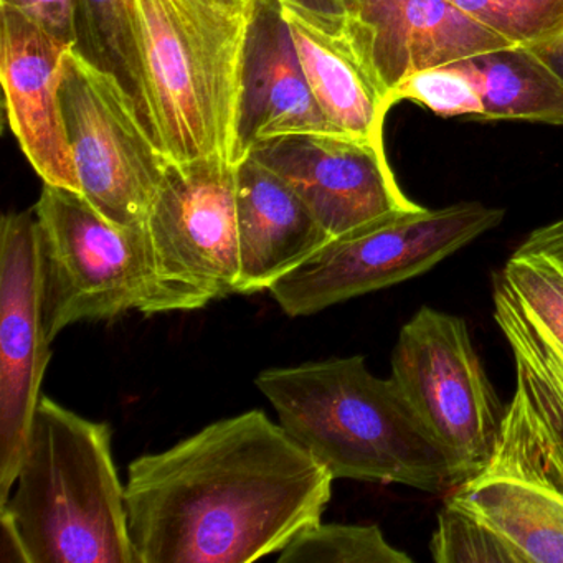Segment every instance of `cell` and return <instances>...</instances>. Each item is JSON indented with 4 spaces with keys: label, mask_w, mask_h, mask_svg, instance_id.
Masks as SVG:
<instances>
[{
    "label": "cell",
    "mask_w": 563,
    "mask_h": 563,
    "mask_svg": "<svg viewBox=\"0 0 563 563\" xmlns=\"http://www.w3.org/2000/svg\"><path fill=\"white\" fill-rule=\"evenodd\" d=\"M408 100L423 104L440 117L474 114L483 118L484 108L476 88L453 65L427 68L410 75L390 95V107Z\"/></svg>",
    "instance_id": "23"
},
{
    "label": "cell",
    "mask_w": 563,
    "mask_h": 563,
    "mask_svg": "<svg viewBox=\"0 0 563 563\" xmlns=\"http://www.w3.org/2000/svg\"><path fill=\"white\" fill-rule=\"evenodd\" d=\"M476 88L484 120L563 124V81L527 45L453 62Z\"/></svg>",
    "instance_id": "19"
},
{
    "label": "cell",
    "mask_w": 563,
    "mask_h": 563,
    "mask_svg": "<svg viewBox=\"0 0 563 563\" xmlns=\"http://www.w3.org/2000/svg\"><path fill=\"white\" fill-rule=\"evenodd\" d=\"M250 4L136 0L157 144L170 163L232 161Z\"/></svg>",
    "instance_id": "4"
},
{
    "label": "cell",
    "mask_w": 563,
    "mask_h": 563,
    "mask_svg": "<svg viewBox=\"0 0 563 563\" xmlns=\"http://www.w3.org/2000/svg\"><path fill=\"white\" fill-rule=\"evenodd\" d=\"M239 295L268 291L332 236L301 197L253 156L236 164Z\"/></svg>",
    "instance_id": "17"
},
{
    "label": "cell",
    "mask_w": 563,
    "mask_h": 563,
    "mask_svg": "<svg viewBox=\"0 0 563 563\" xmlns=\"http://www.w3.org/2000/svg\"><path fill=\"white\" fill-rule=\"evenodd\" d=\"M0 514L18 529L29 563H137L110 424L45 395Z\"/></svg>",
    "instance_id": "3"
},
{
    "label": "cell",
    "mask_w": 563,
    "mask_h": 563,
    "mask_svg": "<svg viewBox=\"0 0 563 563\" xmlns=\"http://www.w3.org/2000/svg\"><path fill=\"white\" fill-rule=\"evenodd\" d=\"M34 212L51 342L77 322L108 321L130 311L156 314L143 227L114 225L81 194L47 184Z\"/></svg>",
    "instance_id": "5"
},
{
    "label": "cell",
    "mask_w": 563,
    "mask_h": 563,
    "mask_svg": "<svg viewBox=\"0 0 563 563\" xmlns=\"http://www.w3.org/2000/svg\"><path fill=\"white\" fill-rule=\"evenodd\" d=\"M75 29L74 51L120 84L157 144L141 54L136 0H75Z\"/></svg>",
    "instance_id": "20"
},
{
    "label": "cell",
    "mask_w": 563,
    "mask_h": 563,
    "mask_svg": "<svg viewBox=\"0 0 563 563\" xmlns=\"http://www.w3.org/2000/svg\"><path fill=\"white\" fill-rule=\"evenodd\" d=\"M493 299L516 361V387L563 448V260L517 250L494 278Z\"/></svg>",
    "instance_id": "15"
},
{
    "label": "cell",
    "mask_w": 563,
    "mask_h": 563,
    "mask_svg": "<svg viewBox=\"0 0 563 563\" xmlns=\"http://www.w3.org/2000/svg\"><path fill=\"white\" fill-rule=\"evenodd\" d=\"M283 11L309 90L332 133L384 146L390 107L345 32L335 34L296 12Z\"/></svg>",
    "instance_id": "18"
},
{
    "label": "cell",
    "mask_w": 563,
    "mask_h": 563,
    "mask_svg": "<svg viewBox=\"0 0 563 563\" xmlns=\"http://www.w3.org/2000/svg\"><path fill=\"white\" fill-rule=\"evenodd\" d=\"M250 156L282 177L335 239L391 213L420 209L398 186L384 146L341 134H299Z\"/></svg>",
    "instance_id": "12"
},
{
    "label": "cell",
    "mask_w": 563,
    "mask_h": 563,
    "mask_svg": "<svg viewBox=\"0 0 563 563\" xmlns=\"http://www.w3.org/2000/svg\"><path fill=\"white\" fill-rule=\"evenodd\" d=\"M342 2L345 35L377 81L388 107L395 88L417 71L512 45L448 0Z\"/></svg>",
    "instance_id": "13"
},
{
    "label": "cell",
    "mask_w": 563,
    "mask_h": 563,
    "mask_svg": "<svg viewBox=\"0 0 563 563\" xmlns=\"http://www.w3.org/2000/svg\"><path fill=\"white\" fill-rule=\"evenodd\" d=\"M235 2H242V4H250L252 0H235Z\"/></svg>",
    "instance_id": "30"
},
{
    "label": "cell",
    "mask_w": 563,
    "mask_h": 563,
    "mask_svg": "<svg viewBox=\"0 0 563 563\" xmlns=\"http://www.w3.org/2000/svg\"><path fill=\"white\" fill-rule=\"evenodd\" d=\"M283 9L302 15L318 27L341 34L345 32V9L342 0H279Z\"/></svg>",
    "instance_id": "26"
},
{
    "label": "cell",
    "mask_w": 563,
    "mask_h": 563,
    "mask_svg": "<svg viewBox=\"0 0 563 563\" xmlns=\"http://www.w3.org/2000/svg\"><path fill=\"white\" fill-rule=\"evenodd\" d=\"M34 207L0 222V506L11 497L51 362Z\"/></svg>",
    "instance_id": "11"
},
{
    "label": "cell",
    "mask_w": 563,
    "mask_h": 563,
    "mask_svg": "<svg viewBox=\"0 0 563 563\" xmlns=\"http://www.w3.org/2000/svg\"><path fill=\"white\" fill-rule=\"evenodd\" d=\"M0 81L9 126L44 184L80 194L60 98L74 45L14 9L0 8Z\"/></svg>",
    "instance_id": "14"
},
{
    "label": "cell",
    "mask_w": 563,
    "mask_h": 563,
    "mask_svg": "<svg viewBox=\"0 0 563 563\" xmlns=\"http://www.w3.org/2000/svg\"><path fill=\"white\" fill-rule=\"evenodd\" d=\"M486 527L510 563H563V448L516 387L489 463L444 503Z\"/></svg>",
    "instance_id": "9"
},
{
    "label": "cell",
    "mask_w": 563,
    "mask_h": 563,
    "mask_svg": "<svg viewBox=\"0 0 563 563\" xmlns=\"http://www.w3.org/2000/svg\"><path fill=\"white\" fill-rule=\"evenodd\" d=\"M0 562L29 563L24 543L12 520L0 514Z\"/></svg>",
    "instance_id": "28"
},
{
    "label": "cell",
    "mask_w": 563,
    "mask_h": 563,
    "mask_svg": "<svg viewBox=\"0 0 563 563\" xmlns=\"http://www.w3.org/2000/svg\"><path fill=\"white\" fill-rule=\"evenodd\" d=\"M60 98L81 196L114 225L143 227L170 161L120 84L74 48Z\"/></svg>",
    "instance_id": "10"
},
{
    "label": "cell",
    "mask_w": 563,
    "mask_h": 563,
    "mask_svg": "<svg viewBox=\"0 0 563 563\" xmlns=\"http://www.w3.org/2000/svg\"><path fill=\"white\" fill-rule=\"evenodd\" d=\"M503 219L479 202L391 213L335 236L268 291L291 318L316 314L423 275Z\"/></svg>",
    "instance_id": "6"
},
{
    "label": "cell",
    "mask_w": 563,
    "mask_h": 563,
    "mask_svg": "<svg viewBox=\"0 0 563 563\" xmlns=\"http://www.w3.org/2000/svg\"><path fill=\"white\" fill-rule=\"evenodd\" d=\"M391 378L450 457L457 484L489 463L506 408L463 318L418 309L398 334Z\"/></svg>",
    "instance_id": "8"
},
{
    "label": "cell",
    "mask_w": 563,
    "mask_h": 563,
    "mask_svg": "<svg viewBox=\"0 0 563 563\" xmlns=\"http://www.w3.org/2000/svg\"><path fill=\"white\" fill-rule=\"evenodd\" d=\"M530 48L563 81V32L556 34L555 37L547 38V41L540 42V44L532 45Z\"/></svg>",
    "instance_id": "29"
},
{
    "label": "cell",
    "mask_w": 563,
    "mask_h": 563,
    "mask_svg": "<svg viewBox=\"0 0 563 563\" xmlns=\"http://www.w3.org/2000/svg\"><path fill=\"white\" fill-rule=\"evenodd\" d=\"M0 8L21 12L58 41L75 47V0H0Z\"/></svg>",
    "instance_id": "25"
},
{
    "label": "cell",
    "mask_w": 563,
    "mask_h": 563,
    "mask_svg": "<svg viewBox=\"0 0 563 563\" xmlns=\"http://www.w3.org/2000/svg\"><path fill=\"white\" fill-rule=\"evenodd\" d=\"M438 563H510L503 543L476 520L443 504L430 542Z\"/></svg>",
    "instance_id": "24"
},
{
    "label": "cell",
    "mask_w": 563,
    "mask_h": 563,
    "mask_svg": "<svg viewBox=\"0 0 563 563\" xmlns=\"http://www.w3.org/2000/svg\"><path fill=\"white\" fill-rule=\"evenodd\" d=\"M334 477L262 410L223 418L128 467L137 563H250L314 523Z\"/></svg>",
    "instance_id": "1"
},
{
    "label": "cell",
    "mask_w": 563,
    "mask_h": 563,
    "mask_svg": "<svg viewBox=\"0 0 563 563\" xmlns=\"http://www.w3.org/2000/svg\"><path fill=\"white\" fill-rule=\"evenodd\" d=\"M299 134L334 133L309 90L282 2L252 0L232 163L260 144Z\"/></svg>",
    "instance_id": "16"
},
{
    "label": "cell",
    "mask_w": 563,
    "mask_h": 563,
    "mask_svg": "<svg viewBox=\"0 0 563 563\" xmlns=\"http://www.w3.org/2000/svg\"><path fill=\"white\" fill-rule=\"evenodd\" d=\"M279 563H411L378 526L322 523L302 530L279 552Z\"/></svg>",
    "instance_id": "21"
},
{
    "label": "cell",
    "mask_w": 563,
    "mask_h": 563,
    "mask_svg": "<svg viewBox=\"0 0 563 563\" xmlns=\"http://www.w3.org/2000/svg\"><path fill=\"white\" fill-rule=\"evenodd\" d=\"M512 45L540 44L563 32V0H448Z\"/></svg>",
    "instance_id": "22"
},
{
    "label": "cell",
    "mask_w": 563,
    "mask_h": 563,
    "mask_svg": "<svg viewBox=\"0 0 563 563\" xmlns=\"http://www.w3.org/2000/svg\"><path fill=\"white\" fill-rule=\"evenodd\" d=\"M517 250L519 252L549 253V255L563 260V219L533 230Z\"/></svg>",
    "instance_id": "27"
},
{
    "label": "cell",
    "mask_w": 563,
    "mask_h": 563,
    "mask_svg": "<svg viewBox=\"0 0 563 563\" xmlns=\"http://www.w3.org/2000/svg\"><path fill=\"white\" fill-rule=\"evenodd\" d=\"M156 314L239 295L236 166L225 157L169 163L144 220Z\"/></svg>",
    "instance_id": "7"
},
{
    "label": "cell",
    "mask_w": 563,
    "mask_h": 563,
    "mask_svg": "<svg viewBox=\"0 0 563 563\" xmlns=\"http://www.w3.org/2000/svg\"><path fill=\"white\" fill-rule=\"evenodd\" d=\"M255 384L279 424L334 481L404 484L431 494L456 486L450 457L394 378L375 377L362 355L266 368Z\"/></svg>",
    "instance_id": "2"
}]
</instances>
